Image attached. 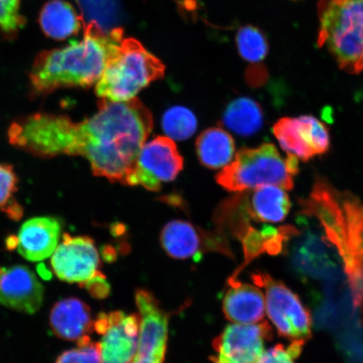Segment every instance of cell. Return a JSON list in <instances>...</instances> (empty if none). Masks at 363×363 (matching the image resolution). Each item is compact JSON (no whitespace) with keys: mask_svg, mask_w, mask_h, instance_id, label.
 <instances>
[{"mask_svg":"<svg viewBox=\"0 0 363 363\" xmlns=\"http://www.w3.org/2000/svg\"><path fill=\"white\" fill-rule=\"evenodd\" d=\"M21 2V0H0V30L4 33L16 34L25 26Z\"/></svg>","mask_w":363,"mask_h":363,"instance_id":"obj_31","label":"cell"},{"mask_svg":"<svg viewBox=\"0 0 363 363\" xmlns=\"http://www.w3.org/2000/svg\"><path fill=\"white\" fill-rule=\"evenodd\" d=\"M123 40L124 31L119 27L104 31L95 23H87L83 39L40 53L35 58L30 74L33 89L47 94L97 84Z\"/></svg>","mask_w":363,"mask_h":363,"instance_id":"obj_2","label":"cell"},{"mask_svg":"<svg viewBox=\"0 0 363 363\" xmlns=\"http://www.w3.org/2000/svg\"><path fill=\"white\" fill-rule=\"evenodd\" d=\"M272 130L281 147L289 155H294L303 162L315 156L303 138L298 118H283L277 122Z\"/></svg>","mask_w":363,"mask_h":363,"instance_id":"obj_24","label":"cell"},{"mask_svg":"<svg viewBox=\"0 0 363 363\" xmlns=\"http://www.w3.org/2000/svg\"><path fill=\"white\" fill-rule=\"evenodd\" d=\"M83 11L85 24L94 22L104 31L117 28L121 21L119 0H77Z\"/></svg>","mask_w":363,"mask_h":363,"instance_id":"obj_25","label":"cell"},{"mask_svg":"<svg viewBox=\"0 0 363 363\" xmlns=\"http://www.w3.org/2000/svg\"><path fill=\"white\" fill-rule=\"evenodd\" d=\"M139 311L140 334L138 349L131 363H164L169 339V315L152 293H135Z\"/></svg>","mask_w":363,"mask_h":363,"instance_id":"obj_11","label":"cell"},{"mask_svg":"<svg viewBox=\"0 0 363 363\" xmlns=\"http://www.w3.org/2000/svg\"><path fill=\"white\" fill-rule=\"evenodd\" d=\"M162 247L176 259H201L202 254L214 251L233 257L227 240L222 235L206 233L184 220H172L163 228Z\"/></svg>","mask_w":363,"mask_h":363,"instance_id":"obj_14","label":"cell"},{"mask_svg":"<svg viewBox=\"0 0 363 363\" xmlns=\"http://www.w3.org/2000/svg\"><path fill=\"white\" fill-rule=\"evenodd\" d=\"M272 337L267 322L227 326L213 342L214 363H257L264 352L266 340Z\"/></svg>","mask_w":363,"mask_h":363,"instance_id":"obj_13","label":"cell"},{"mask_svg":"<svg viewBox=\"0 0 363 363\" xmlns=\"http://www.w3.org/2000/svg\"><path fill=\"white\" fill-rule=\"evenodd\" d=\"M237 45L245 61L258 63L269 53V44L262 31L252 26L242 27L237 35Z\"/></svg>","mask_w":363,"mask_h":363,"instance_id":"obj_28","label":"cell"},{"mask_svg":"<svg viewBox=\"0 0 363 363\" xmlns=\"http://www.w3.org/2000/svg\"><path fill=\"white\" fill-rule=\"evenodd\" d=\"M61 222L53 217H36L25 222L17 237L8 240L25 259L40 262L51 257L61 238Z\"/></svg>","mask_w":363,"mask_h":363,"instance_id":"obj_16","label":"cell"},{"mask_svg":"<svg viewBox=\"0 0 363 363\" xmlns=\"http://www.w3.org/2000/svg\"><path fill=\"white\" fill-rule=\"evenodd\" d=\"M305 342H294L286 347L283 345L264 351L257 363H295L294 360L301 355Z\"/></svg>","mask_w":363,"mask_h":363,"instance_id":"obj_32","label":"cell"},{"mask_svg":"<svg viewBox=\"0 0 363 363\" xmlns=\"http://www.w3.org/2000/svg\"><path fill=\"white\" fill-rule=\"evenodd\" d=\"M165 66L133 38L124 39L96 84L101 99L125 102L135 99L140 90L164 76Z\"/></svg>","mask_w":363,"mask_h":363,"instance_id":"obj_6","label":"cell"},{"mask_svg":"<svg viewBox=\"0 0 363 363\" xmlns=\"http://www.w3.org/2000/svg\"><path fill=\"white\" fill-rule=\"evenodd\" d=\"M18 178L13 167L0 163V211L13 220H20L23 208L16 198Z\"/></svg>","mask_w":363,"mask_h":363,"instance_id":"obj_27","label":"cell"},{"mask_svg":"<svg viewBox=\"0 0 363 363\" xmlns=\"http://www.w3.org/2000/svg\"><path fill=\"white\" fill-rule=\"evenodd\" d=\"M252 279L264 289L267 315L281 337L306 343L311 337L312 320L298 295L269 275L256 274Z\"/></svg>","mask_w":363,"mask_h":363,"instance_id":"obj_8","label":"cell"},{"mask_svg":"<svg viewBox=\"0 0 363 363\" xmlns=\"http://www.w3.org/2000/svg\"><path fill=\"white\" fill-rule=\"evenodd\" d=\"M49 320L53 333L67 340L79 342L94 330L89 307L76 298L58 301L52 308Z\"/></svg>","mask_w":363,"mask_h":363,"instance_id":"obj_19","label":"cell"},{"mask_svg":"<svg viewBox=\"0 0 363 363\" xmlns=\"http://www.w3.org/2000/svg\"><path fill=\"white\" fill-rule=\"evenodd\" d=\"M163 131L172 140H187L197 130V119L189 108L182 106L172 107L162 116Z\"/></svg>","mask_w":363,"mask_h":363,"instance_id":"obj_26","label":"cell"},{"mask_svg":"<svg viewBox=\"0 0 363 363\" xmlns=\"http://www.w3.org/2000/svg\"><path fill=\"white\" fill-rule=\"evenodd\" d=\"M222 121L235 134L244 136L254 135L263 124L262 108L250 98L235 99L225 108Z\"/></svg>","mask_w":363,"mask_h":363,"instance_id":"obj_23","label":"cell"},{"mask_svg":"<svg viewBox=\"0 0 363 363\" xmlns=\"http://www.w3.org/2000/svg\"><path fill=\"white\" fill-rule=\"evenodd\" d=\"M302 133L315 156L321 155L330 148V135L328 127L312 116L298 117Z\"/></svg>","mask_w":363,"mask_h":363,"instance_id":"obj_29","label":"cell"},{"mask_svg":"<svg viewBox=\"0 0 363 363\" xmlns=\"http://www.w3.org/2000/svg\"><path fill=\"white\" fill-rule=\"evenodd\" d=\"M101 265L94 240L84 235L65 234L51 259L52 269L59 279L82 287L94 279L106 278L99 270Z\"/></svg>","mask_w":363,"mask_h":363,"instance_id":"obj_10","label":"cell"},{"mask_svg":"<svg viewBox=\"0 0 363 363\" xmlns=\"http://www.w3.org/2000/svg\"><path fill=\"white\" fill-rule=\"evenodd\" d=\"M139 315L115 311L99 315L94 330L101 335L99 342L102 363H131L138 349Z\"/></svg>","mask_w":363,"mask_h":363,"instance_id":"obj_12","label":"cell"},{"mask_svg":"<svg viewBox=\"0 0 363 363\" xmlns=\"http://www.w3.org/2000/svg\"><path fill=\"white\" fill-rule=\"evenodd\" d=\"M43 301V285L29 267H0V305L33 315Z\"/></svg>","mask_w":363,"mask_h":363,"instance_id":"obj_15","label":"cell"},{"mask_svg":"<svg viewBox=\"0 0 363 363\" xmlns=\"http://www.w3.org/2000/svg\"><path fill=\"white\" fill-rule=\"evenodd\" d=\"M223 298V312L227 320L234 324H257L264 318L265 295L259 287L229 280Z\"/></svg>","mask_w":363,"mask_h":363,"instance_id":"obj_18","label":"cell"},{"mask_svg":"<svg viewBox=\"0 0 363 363\" xmlns=\"http://www.w3.org/2000/svg\"><path fill=\"white\" fill-rule=\"evenodd\" d=\"M152 128V113L138 99H101L98 112L78 123V155L94 175L127 185Z\"/></svg>","mask_w":363,"mask_h":363,"instance_id":"obj_1","label":"cell"},{"mask_svg":"<svg viewBox=\"0 0 363 363\" xmlns=\"http://www.w3.org/2000/svg\"><path fill=\"white\" fill-rule=\"evenodd\" d=\"M56 363H102L99 343L85 337L78 342V347L65 352Z\"/></svg>","mask_w":363,"mask_h":363,"instance_id":"obj_30","label":"cell"},{"mask_svg":"<svg viewBox=\"0 0 363 363\" xmlns=\"http://www.w3.org/2000/svg\"><path fill=\"white\" fill-rule=\"evenodd\" d=\"M298 172V157L289 154L284 159L274 145L266 143L257 148L240 150L235 161L218 174L216 181L230 192L269 185L290 190Z\"/></svg>","mask_w":363,"mask_h":363,"instance_id":"obj_5","label":"cell"},{"mask_svg":"<svg viewBox=\"0 0 363 363\" xmlns=\"http://www.w3.org/2000/svg\"><path fill=\"white\" fill-rule=\"evenodd\" d=\"M82 18L72 4L65 0H52L43 7L40 24L49 38L62 40L79 33Z\"/></svg>","mask_w":363,"mask_h":363,"instance_id":"obj_22","label":"cell"},{"mask_svg":"<svg viewBox=\"0 0 363 363\" xmlns=\"http://www.w3.org/2000/svg\"><path fill=\"white\" fill-rule=\"evenodd\" d=\"M318 45L331 54L340 69L363 71V0H319Z\"/></svg>","mask_w":363,"mask_h":363,"instance_id":"obj_4","label":"cell"},{"mask_svg":"<svg viewBox=\"0 0 363 363\" xmlns=\"http://www.w3.org/2000/svg\"><path fill=\"white\" fill-rule=\"evenodd\" d=\"M13 146L40 157L78 154V123L69 117L38 113L15 121L8 131Z\"/></svg>","mask_w":363,"mask_h":363,"instance_id":"obj_7","label":"cell"},{"mask_svg":"<svg viewBox=\"0 0 363 363\" xmlns=\"http://www.w3.org/2000/svg\"><path fill=\"white\" fill-rule=\"evenodd\" d=\"M325 237L337 250L353 294L363 308V204L350 193L337 192L317 211Z\"/></svg>","mask_w":363,"mask_h":363,"instance_id":"obj_3","label":"cell"},{"mask_svg":"<svg viewBox=\"0 0 363 363\" xmlns=\"http://www.w3.org/2000/svg\"><path fill=\"white\" fill-rule=\"evenodd\" d=\"M291 207L289 195L284 189L269 185L257 189L246 210L253 220L262 222H280L288 216Z\"/></svg>","mask_w":363,"mask_h":363,"instance_id":"obj_20","label":"cell"},{"mask_svg":"<svg viewBox=\"0 0 363 363\" xmlns=\"http://www.w3.org/2000/svg\"><path fill=\"white\" fill-rule=\"evenodd\" d=\"M184 159L169 138L157 136L140 150L127 185L143 186L157 192L162 184L174 181L183 169Z\"/></svg>","mask_w":363,"mask_h":363,"instance_id":"obj_9","label":"cell"},{"mask_svg":"<svg viewBox=\"0 0 363 363\" xmlns=\"http://www.w3.org/2000/svg\"><path fill=\"white\" fill-rule=\"evenodd\" d=\"M325 235H320L307 230L298 233L297 243L292 251V262L295 269L305 276L324 278L335 276L339 266L335 261L334 250Z\"/></svg>","mask_w":363,"mask_h":363,"instance_id":"obj_17","label":"cell"},{"mask_svg":"<svg viewBox=\"0 0 363 363\" xmlns=\"http://www.w3.org/2000/svg\"><path fill=\"white\" fill-rule=\"evenodd\" d=\"M235 143L224 129L213 127L199 136L196 152L202 165L211 169H221L233 160Z\"/></svg>","mask_w":363,"mask_h":363,"instance_id":"obj_21","label":"cell"}]
</instances>
